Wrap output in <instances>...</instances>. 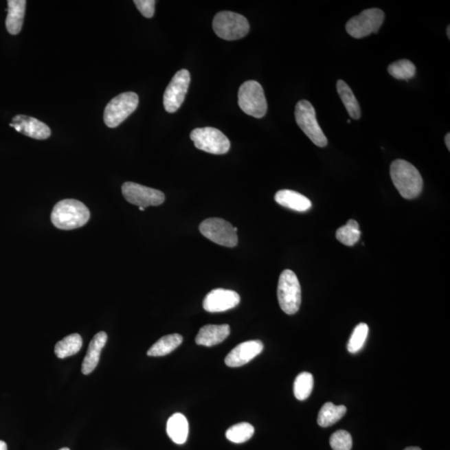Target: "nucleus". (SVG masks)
<instances>
[{
    "mask_svg": "<svg viewBox=\"0 0 450 450\" xmlns=\"http://www.w3.org/2000/svg\"><path fill=\"white\" fill-rule=\"evenodd\" d=\"M25 0H9L5 25L8 32L16 35L21 32L25 14Z\"/></svg>",
    "mask_w": 450,
    "mask_h": 450,
    "instance_id": "nucleus-19",
    "label": "nucleus"
},
{
    "mask_svg": "<svg viewBox=\"0 0 450 450\" xmlns=\"http://www.w3.org/2000/svg\"><path fill=\"white\" fill-rule=\"evenodd\" d=\"M368 335H369V326L365 323L359 324L352 333L349 343H348L347 348L350 353L355 354L362 350V348L365 346Z\"/></svg>",
    "mask_w": 450,
    "mask_h": 450,
    "instance_id": "nucleus-29",
    "label": "nucleus"
},
{
    "mask_svg": "<svg viewBox=\"0 0 450 450\" xmlns=\"http://www.w3.org/2000/svg\"><path fill=\"white\" fill-rule=\"evenodd\" d=\"M122 194L128 203L139 206V208L142 207L146 209L150 206H159L162 205L166 199L161 191L133 182L124 183Z\"/></svg>",
    "mask_w": 450,
    "mask_h": 450,
    "instance_id": "nucleus-11",
    "label": "nucleus"
},
{
    "mask_svg": "<svg viewBox=\"0 0 450 450\" xmlns=\"http://www.w3.org/2000/svg\"><path fill=\"white\" fill-rule=\"evenodd\" d=\"M405 450H421V449L418 447H408L406 448Z\"/></svg>",
    "mask_w": 450,
    "mask_h": 450,
    "instance_id": "nucleus-34",
    "label": "nucleus"
},
{
    "mask_svg": "<svg viewBox=\"0 0 450 450\" xmlns=\"http://www.w3.org/2000/svg\"><path fill=\"white\" fill-rule=\"evenodd\" d=\"M134 3L144 17L150 19L154 16L156 3L155 0H135Z\"/></svg>",
    "mask_w": 450,
    "mask_h": 450,
    "instance_id": "nucleus-31",
    "label": "nucleus"
},
{
    "mask_svg": "<svg viewBox=\"0 0 450 450\" xmlns=\"http://www.w3.org/2000/svg\"><path fill=\"white\" fill-rule=\"evenodd\" d=\"M167 434L177 445L185 444L189 436V423L183 414H173L167 423Z\"/></svg>",
    "mask_w": 450,
    "mask_h": 450,
    "instance_id": "nucleus-20",
    "label": "nucleus"
},
{
    "mask_svg": "<svg viewBox=\"0 0 450 450\" xmlns=\"http://www.w3.org/2000/svg\"><path fill=\"white\" fill-rule=\"evenodd\" d=\"M254 434V426L249 423H240L226 431V438L234 444H242L251 439Z\"/></svg>",
    "mask_w": 450,
    "mask_h": 450,
    "instance_id": "nucleus-27",
    "label": "nucleus"
},
{
    "mask_svg": "<svg viewBox=\"0 0 450 450\" xmlns=\"http://www.w3.org/2000/svg\"><path fill=\"white\" fill-rule=\"evenodd\" d=\"M445 144L446 146H447L448 150H450V135L449 133H448L447 135L445 136Z\"/></svg>",
    "mask_w": 450,
    "mask_h": 450,
    "instance_id": "nucleus-32",
    "label": "nucleus"
},
{
    "mask_svg": "<svg viewBox=\"0 0 450 450\" xmlns=\"http://www.w3.org/2000/svg\"><path fill=\"white\" fill-rule=\"evenodd\" d=\"M278 300L285 314L291 315L299 311L301 304V287L298 278L292 270L281 273L278 284Z\"/></svg>",
    "mask_w": 450,
    "mask_h": 450,
    "instance_id": "nucleus-3",
    "label": "nucleus"
},
{
    "mask_svg": "<svg viewBox=\"0 0 450 450\" xmlns=\"http://www.w3.org/2000/svg\"><path fill=\"white\" fill-rule=\"evenodd\" d=\"M139 210H141V211H144V210H146V209H144V208H142V207H139Z\"/></svg>",
    "mask_w": 450,
    "mask_h": 450,
    "instance_id": "nucleus-36",
    "label": "nucleus"
},
{
    "mask_svg": "<svg viewBox=\"0 0 450 450\" xmlns=\"http://www.w3.org/2000/svg\"><path fill=\"white\" fill-rule=\"evenodd\" d=\"M337 91L344 106L352 119L359 120L361 117V109L353 91L344 80L337 82Z\"/></svg>",
    "mask_w": 450,
    "mask_h": 450,
    "instance_id": "nucleus-22",
    "label": "nucleus"
},
{
    "mask_svg": "<svg viewBox=\"0 0 450 450\" xmlns=\"http://www.w3.org/2000/svg\"><path fill=\"white\" fill-rule=\"evenodd\" d=\"M447 34H448V38H450V26H448L447 28Z\"/></svg>",
    "mask_w": 450,
    "mask_h": 450,
    "instance_id": "nucleus-35",
    "label": "nucleus"
},
{
    "mask_svg": "<svg viewBox=\"0 0 450 450\" xmlns=\"http://www.w3.org/2000/svg\"><path fill=\"white\" fill-rule=\"evenodd\" d=\"M108 336L105 332L98 333L90 342L87 354L82 363V373L91 374L99 363L102 350L107 342Z\"/></svg>",
    "mask_w": 450,
    "mask_h": 450,
    "instance_id": "nucleus-17",
    "label": "nucleus"
},
{
    "mask_svg": "<svg viewBox=\"0 0 450 450\" xmlns=\"http://www.w3.org/2000/svg\"><path fill=\"white\" fill-rule=\"evenodd\" d=\"M203 236L218 245L232 248L238 244L237 228L220 218H210L199 225Z\"/></svg>",
    "mask_w": 450,
    "mask_h": 450,
    "instance_id": "nucleus-8",
    "label": "nucleus"
},
{
    "mask_svg": "<svg viewBox=\"0 0 450 450\" xmlns=\"http://www.w3.org/2000/svg\"><path fill=\"white\" fill-rule=\"evenodd\" d=\"M297 124L315 146L323 148L328 144V139L316 119L314 106L307 100H300L295 107Z\"/></svg>",
    "mask_w": 450,
    "mask_h": 450,
    "instance_id": "nucleus-6",
    "label": "nucleus"
},
{
    "mask_svg": "<svg viewBox=\"0 0 450 450\" xmlns=\"http://www.w3.org/2000/svg\"><path fill=\"white\" fill-rule=\"evenodd\" d=\"M275 199L280 205L297 211V212H305V211L311 210L312 207L310 199L293 190H282L278 191Z\"/></svg>",
    "mask_w": 450,
    "mask_h": 450,
    "instance_id": "nucleus-18",
    "label": "nucleus"
},
{
    "mask_svg": "<svg viewBox=\"0 0 450 450\" xmlns=\"http://www.w3.org/2000/svg\"><path fill=\"white\" fill-rule=\"evenodd\" d=\"M213 28L215 34L223 40L236 41L248 34L249 23L241 14L222 11L215 15Z\"/></svg>",
    "mask_w": 450,
    "mask_h": 450,
    "instance_id": "nucleus-5",
    "label": "nucleus"
},
{
    "mask_svg": "<svg viewBox=\"0 0 450 450\" xmlns=\"http://www.w3.org/2000/svg\"><path fill=\"white\" fill-rule=\"evenodd\" d=\"M264 350V344L260 340H249L238 344L226 356L225 363L227 366L236 368L246 365L260 355Z\"/></svg>",
    "mask_w": 450,
    "mask_h": 450,
    "instance_id": "nucleus-14",
    "label": "nucleus"
},
{
    "mask_svg": "<svg viewBox=\"0 0 450 450\" xmlns=\"http://www.w3.org/2000/svg\"><path fill=\"white\" fill-rule=\"evenodd\" d=\"M390 176L403 198L413 199L421 194L424 183L420 172L412 164L403 159L395 160L391 164Z\"/></svg>",
    "mask_w": 450,
    "mask_h": 450,
    "instance_id": "nucleus-2",
    "label": "nucleus"
},
{
    "mask_svg": "<svg viewBox=\"0 0 450 450\" xmlns=\"http://www.w3.org/2000/svg\"><path fill=\"white\" fill-rule=\"evenodd\" d=\"M361 232L358 222L355 220L348 221L346 225L340 227L336 232V238L343 245L353 246L359 240Z\"/></svg>",
    "mask_w": 450,
    "mask_h": 450,
    "instance_id": "nucleus-26",
    "label": "nucleus"
},
{
    "mask_svg": "<svg viewBox=\"0 0 450 450\" xmlns=\"http://www.w3.org/2000/svg\"><path fill=\"white\" fill-rule=\"evenodd\" d=\"M388 71L395 79L409 80L416 76V68L410 60H401L392 63L388 67Z\"/></svg>",
    "mask_w": 450,
    "mask_h": 450,
    "instance_id": "nucleus-28",
    "label": "nucleus"
},
{
    "mask_svg": "<svg viewBox=\"0 0 450 450\" xmlns=\"http://www.w3.org/2000/svg\"><path fill=\"white\" fill-rule=\"evenodd\" d=\"M0 450H8V446L5 442L0 440Z\"/></svg>",
    "mask_w": 450,
    "mask_h": 450,
    "instance_id": "nucleus-33",
    "label": "nucleus"
},
{
    "mask_svg": "<svg viewBox=\"0 0 450 450\" xmlns=\"http://www.w3.org/2000/svg\"><path fill=\"white\" fill-rule=\"evenodd\" d=\"M83 346V339L79 334L68 335L58 341L54 347V353L58 358L65 359L79 353Z\"/></svg>",
    "mask_w": 450,
    "mask_h": 450,
    "instance_id": "nucleus-24",
    "label": "nucleus"
},
{
    "mask_svg": "<svg viewBox=\"0 0 450 450\" xmlns=\"http://www.w3.org/2000/svg\"><path fill=\"white\" fill-rule=\"evenodd\" d=\"M314 388V377L308 372H303L296 377L293 383V394L297 400H307Z\"/></svg>",
    "mask_w": 450,
    "mask_h": 450,
    "instance_id": "nucleus-25",
    "label": "nucleus"
},
{
    "mask_svg": "<svg viewBox=\"0 0 450 450\" xmlns=\"http://www.w3.org/2000/svg\"><path fill=\"white\" fill-rule=\"evenodd\" d=\"M230 327L228 324H207L199 330L195 342L199 346L212 347L228 338Z\"/></svg>",
    "mask_w": 450,
    "mask_h": 450,
    "instance_id": "nucleus-16",
    "label": "nucleus"
},
{
    "mask_svg": "<svg viewBox=\"0 0 450 450\" xmlns=\"http://www.w3.org/2000/svg\"><path fill=\"white\" fill-rule=\"evenodd\" d=\"M190 84V74L187 69L175 74L164 95V106L168 113H175L181 106Z\"/></svg>",
    "mask_w": 450,
    "mask_h": 450,
    "instance_id": "nucleus-12",
    "label": "nucleus"
},
{
    "mask_svg": "<svg viewBox=\"0 0 450 450\" xmlns=\"http://www.w3.org/2000/svg\"><path fill=\"white\" fill-rule=\"evenodd\" d=\"M89 210L76 199H64L56 203L51 214V221L56 228L72 230L81 228L89 221Z\"/></svg>",
    "mask_w": 450,
    "mask_h": 450,
    "instance_id": "nucleus-1",
    "label": "nucleus"
},
{
    "mask_svg": "<svg viewBox=\"0 0 450 450\" xmlns=\"http://www.w3.org/2000/svg\"><path fill=\"white\" fill-rule=\"evenodd\" d=\"M346 412L347 409L344 405H335L333 403H326L319 410L318 424L321 427H330L341 420Z\"/></svg>",
    "mask_w": 450,
    "mask_h": 450,
    "instance_id": "nucleus-23",
    "label": "nucleus"
},
{
    "mask_svg": "<svg viewBox=\"0 0 450 450\" xmlns=\"http://www.w3.org/2000/svg\"><path fill=\"white\" fill-rule=\"evenodd\" d=\"M240 302V296L236 291L215 289L205 296L203 307L207 312L220 313L232 310Z\"/></svg>",
    "mask_w": 450,
    "mask_h": 450,
    "instance_id": "nucleus-13",
    "label": "nucleus"
},
{
    "mask_svg": "<svg viewBox=\"0 0 450 450\" xmlns=\"http://www.w3.org/2000/svg\"><path fill=\"white\" fill-rule=\"evenodd\" d=\"M60 450H70V449L69 448H63V449H61Z\"/></svg>",
    "mask_w": 450,
    "mask_h": 450,
    "instance_id": "nucleus-37",
    "label": "nucleus"
},
{
    "mask_svg": "<svg viewBox=\"0 0 450 450\" xmlns=\"http://www.w3.org/2000/svg\"><path fill=\"white\" fill-rule=\"evenodd\" d=\"M330 444L333 450H351L353 440L349 432L338 430L332 434Z\"/></svg>",
    "mask_w": 450,
    "mask_h": 450,
    "instance_id": "nucleus-30",
    "label": "nucleus"
},
{
    "mask_svg": "<svg viewBox=\"0 0 450 450\" xmlns=\"http://www.w3.org/2000/svg\"><path fill=\"white\" fill-rule=\"evenodd\" d=\"M238 102L242 111L254 118H263L267 112L268 105L264 89L257 81H246L240 86Z\"/></svg>",
    "mask_w": 450,
    "mask_h": 450,
    "instance_id": "nucleus-4",
    "label": "nucleus"
},
{
    "mask_svg": "<svg viewBox=\"0 0 450 450\" xmlns=\"http://www.w3.org/2000/svg\"><path fill=\"white\" fill-rule=\"evenodd\" d=\"M139 105V96L134 92L120 93L105 107L104 120L109 128H116L124 122Z\"/></svg>",
    "mask_w": 450,
    "mask_h": 450,
    "instance_id": "nucleus-7",
    "label": "nucleus"
},
{
    "mask_svg": "<svg viewBox=\"0 0 450 450\" xmlns=\"http://www.w3.org/2000/svg\"><path fill=\"white\" fill-rule=\"evenodd\" d=\"M190 139L199 150L213 155H225L230 148V141L221 131L212 127L194 128Z\"/></svg>",
    "mask_w": 450,
    "mask_h": 450,
    "instance_id": "nucleus-9",
    "label": "nucleus"
},
{
    "mask_svg": "<svg viewBox=\"0 0 450 450\" xmlns=\"http://www.w3.org/2000/svg\"><path fill=\"white\" fill-rule=\"evenodd\" d=\"M10 126L21 134L35 139H46L51 135L48 125L33 117L22 115L14 116Z\"/></svg>",
    "mask_w": 450,
    "mask_h": 450,
    "instance_id": "nucleus-15",
    "label": "nucleus"
},
{
    "mask_svg": "<svg viewBox=\"0 0 450 450\" xmlns=\"http://www.w3.org/2000/svg\"><path fill=\"white\" fill-rule=\"evenodd\" d=\"M183 342V337L179 334L164 336L157 342L153 344L147 355L152 357H160L172 353Z\"/></svg>",
    "mask_w": 450,
    "mask_h": 450,
    "instance_id": "nucleus-21",
    "label": "nucleus"
},
{
    "mask_svg": "<svg viewBox=\"0 0 450 450\" xmlns=\"http://www.w3.org/2000/svg\"><path fill=\"white\" fill-rule=\"evenodd\" d=\"M385 21V13L379 9H369L361 12L346 23V31L350 36L362 38L371 34H377Z\"/></svg>",
    "mask_w": 450,
    "mask_h": 450,
    "instance_id": "nucleus-10",
    "label": "nucleus"
}]
</instances>
